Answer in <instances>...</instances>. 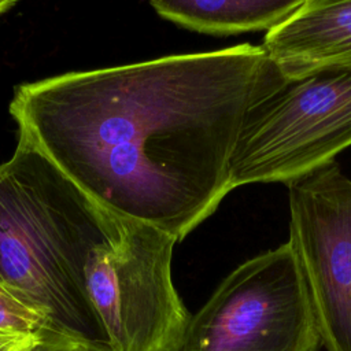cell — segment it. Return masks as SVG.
Here are the masks:
<instances>
[{
	"mask_svg": "<svg viewBox=\"0 0 351 351\" xmlns=\"http://www.w3.org/2000/svg\"><path fill=\"white\" fill-rule=\"evenodd\" d=\"M351 147V66L284 82L248 110L230 159V189L284 182Z\"/></svg>",
	"mask_w": 351,
	"mask_h": 351,
	"instance_id": "277c9868",
	"label": "cell"
},
{
	"mask_svg": "<svg viewBox=\"0 0 351 351\" xmlns=\"http://www.w3.org/2000/svg\"><path fill=\"white\" fill-rule=\"evenodd\" d=\"M36 351H77V350H62V348H47V347H43L40 346Z\"/></svg>",
	"mask_w": 351,
	"mask_h": 351,
	"instance_id": "7c38bea8",
	"label": "cell"
},
{
	"mask_svg": "<svg viewBox=\"0 0 351 351\" xmlns=\"http://www.w3.org/2000/svg\"><path fill=\"white\" fill-rule=\"evenodd\" d=\"M176 243L107 208L106 239L88 259L85 281L110 351H177L191 314L173 282Z\"/></svg>",
	"mask_w": 351,
	"mask_h": 351,
	"instance_id": "3957f363",
	"label": "cell"
},
{
	"mask_svg": "<svg viewBox=\"0 0 351 351\" xmlns=\"http://www.w3.org/2000/svg\"><path fill=\"white\" fill-rule=\"evenodd\" d=\"M319 329L288 243L234 267L191 314L177 351H319Z\"/></svg>",
	"mask_w": 351,
	"mask_h": 351,
	"instance_id": "5b68a950",
	"label": "cell"
},
{
	"mask_svg": "<svg viewBox=\"0 0 351 351\" xmlns=\"http://www.w3.org/2000/svg\"><path fill=\"white\" fill-rule=\"evenodd\" d=\"M289 237L325 351H351V180L332 160L289 181Z\"/></svg>",
	"mask_w": 351,
	"mask_h": 351,
	"instance_id": "8992f818",
	"label": "cell"
},
{
	"mask_svg": "<svg viewBox=\"0 0 351 351\" xmlns=\"http://www.w3.org/2000/svg\"><path fill=\"white\" fill-rule=\"evenodd\" d=\"M262 48L285 80L351 66V0H304L266 32Z\"/></svg>",
	"mask_w": 351,
	"mask_h": 351,
	"instance_id": "52a82bcc",
	"label": "cell"
},
{
	"mask_svg": "<svg viewBox=\"0 0 351 351\" xmlns=\"http://www.w3.org/2000/svg\"><path fill=\"white\" fill-rule=\"evenodd\" d=\"M284 80L262 45L240 44L21 84L10 114L96 203L181 241L232 191L244 118Z\"/></svg>",
	"mask_w": 351,
	"mask_h": 351,
	"instance_id": "6da1fadb",
	"label": "cell"
},
{
	"mask_svg": "<svg viewBox=\"0 0 351 351\" xmlns=\"http://www.w3.org/2000/svg\"><path fill=\"white\" fill-rule=\"evenodd\" d=\"M106 225L107 208L18 136L0 165V281L48 319L43 347L110 351L85 281Z\"/></svg>",
	"mask_w": 351,
	"mask_h": 351,
	"instance_id": "7a4b0ae2",
	"label": "cell"
},
{
	"mask_svg": "<svg viewBox=\"0 0 351 351\" xmlns=\"http://www.w3.org/2000/svg\"><path fill=\"white\" fill-rule=\"evenodd\" d=\"M41 344L37 336L0 330V351H36Z\"/></svg>",
	"mask_w": 351,
	"mask_h": 351,
	"instance_id": "30bf717a",
	"label": "cell"
},
{
	"mask_svg": "<svg viewBox=\"0 0 351 351\" xmlns=\"http://www.w3.org/2000/svg\"><path fill=\"white\" fill-rule=\"evenodd\" d=\"M0 330L37 336L43 344L51 340L48 319L37 310L14 295L0 281ZM41 344V346H43Z\"/></svg>",
	"mask_w": 351,
	"mask_h": 351,
	"instance_id": "9c48e42d",
	"label": "cell"
},
{
	"mask_svg": "<svg viewBox=\"0 0 351 351\" xmlns=\"http://www.w3.org/2000/svg\"><path fill=\"white\" fill-rule=\"evenodd\" d=\"M304 0H149L165 19L207 34L270 30Z\"/></svg>",
	"mask_w": 351,
	"mask_h": 351,
	"instance_id": "ba28073f",
	"label": "cell"
},
{
	"mask_svg": "<svg viewBox=\"0 0 351 351\" xmlns=\"http://www.w3.org/2000/svg\"><path fill=\"white\" fill-rule=\"evenodd\" d=\"M19 0H0V14L5 12L7 10L12 8Z\"/></svg>",
	"mask_w": 351,
	"mask_h": 351,
	"instance_id": "8fae6325",
	"label": "cell"
}]
</instances>
